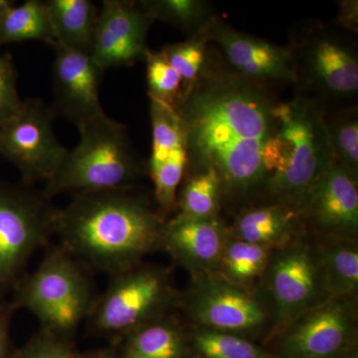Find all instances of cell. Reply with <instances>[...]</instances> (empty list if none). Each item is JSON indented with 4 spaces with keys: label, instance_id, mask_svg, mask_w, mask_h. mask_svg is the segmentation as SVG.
<instances>
[{
    "label": "cell",
    "instance_id": "1",
    "mask_svg": "<svg viewBox=\"0 0 358 358\" xmlns=\"http://www.w3.org/2000/svg\"><path fill=\"white\" fill-rule=\"evenodd\" d=\"M277 103L266 85L240 76L209 51L199 79L174 107L185 129L186 173L213 169L223 205L241 210L262 197Z\"/></svg>",
    "mask_w": 358,
    "mask_h": 358
},
{
    "label": "cell",
    "instance_id": "2",
    "mask_svg": "<svg viewBox=\"0 0 358 358\" xmlns=\"http://www.w3.org/2000/svg\"><path fill=\"white\" fill-rule=\"evenodd\" d=\"M166 220L136 188L77 193L59 209L55 234L80 263L113 277L160 249Z\"/></svg>",
    "mask_w": 358,
    "mask_h": 358
},
{
    "label": "cell",
    "instance_id": "3",
    "mask_svg": "<svg viewBox=\"0 0 358 358\" xmlns=\"http://www.w3.org/2000/svg\"><path fill=\"white\" fill-rule=\"evenodd\" d=\"M326 113L324 103L303 92L289 102L275 103L274 129L265 152L267 180L259 201L300 211L303 197L334 162Z\"/></svg>",
    "mask_w": 358,
    "mask_h": 358
},
{
    "label": "cell",
    "instance_id": "4",
    "mask_svg": "<svg viewBox=\"0 0 358 358\" xmlns=\"http://www.w3.org/2000/svg\"><path fill=\"white\" fill-rule=\"evenodd\" d=\"M80 141L68 150L57 173L45 185L48 199L62 193L113 192L136 188L148 173L126 127L107 114L79 129Z\"/></svg>",
    "mask_w": 358,
    "mask_h": 358
},
{
    "label": "cell",
    "instance_id": "5",
    "mask_svg": "<svg viewBox=\"0 0 358 358\" xmlns=\"http://www.w3.org/2000/svg\"><path fill=\"white\" fill-rule=\"evenodd\" d=\"M13 292L15 310L24 308L39 320L41 331L65 338L88 320L96 301L81 263L61 246L49 250Z\"/></svg>",
    "mask_w": 358,
    "mask_h": 358
},
{
    "label": "cell",
    "instance_id": "6",
    "mask_svg": "<svg viewBox=\"0 0 358 358\" xmlns=\"http://www.w3.org/2000/svg\"><path fill=\"white\" fill-rule=\"evenodd\" d=\"M180 299L166 268L141 263L110 277L109 286L96 299L87 320L95 333L121 339L171 315L180 306Z\"/></svg>",
    "mask_w": 358,
    "mask_h": 358
},
{
    "label": "cell",
    "instance_id": "7",
    "mask_svg": "<svg viewBox=\"0 0 358 358\" xmlns=\"http://www.w3.org/2000/svg\"><path fill=\"white\" fill-rule=\"evenodd\" d=\"M259 288L272 313L268 343L301 313L329 299L315 238L305 231L275 247Z\"/></svg>",
    "mask_w": 358,
    "mask_h": 358
},
{
    "label": "cell",
    "instance_id": "8",
    "mask_svg": "<svg viewBox=\"0 0 358 358\" xmlns=\"http://www.w3.org/2000/svg\"><path fill=\"white\" fill-rule=\"evenodd\" d=\"M348 34L320 22L296 29L289 47L300 92L324 103L357 95V46Z\"/></svg>",
    "mask_w": 358,
    "mask_h": 358
},
{
    "label": "cell",
    "instance_id": "9",
    "mask_svg": "<svg viewBox=\"0 0 358 358\" xmlns=\"http://www.w3.org/2000/svg\"><path fill=\"white\" fill-rule=\"evenodd\" d=\"M192 326L237 334L256 341L270 338L272 313L260 288L248 289L217 274L193 278L180 306Z\"/></svg>",
    "mask_w": 358,
    "mask_h": 358
},
{
    "label": "cell",
    "instance_id": "10",
    "mask_svg": "<svg viewBox=\"0 0 358 358\" xmlns=\"http://www.w3.org/2000/svg\"><path fill=\"white\" fill-rule=\"evenodd\" d=\"M58 210L43 192L0 186V296L14 291L33 254L55 234Z\"/></svg>",
    "mask_w": 358,
    "mask_h": 358
},
{
    "label": "cell",
    "instance_id": "11",
    "mask_svg": "<svg viewBox=\"0 0 358 358\" xmlns=\"http://www.w3.org/2000/svg\"><path fill=\"white\" fill-rule=\"evenodd\" d=\"M357 338V298H329L275 334L268 350L280 358H341Z\"/></svg>",
    "mask_w": 358,
    "mask_h": 358
},
{
    "label": "cell",
    "instance_id": "12",
    "mask_svg": "<svg viewBox=\"0 0 358 358\" xmlns=\"http://www.w3.org/2000/svg\"><path fill=\"white\" fill-rule=\"evenodd\" d=\"M55 119L43 101L27 99L20 113L0 127V157L17 167L25 185H46L68 154L54 131Z\"/></svg>",
    "mask_w": 358,
    "mask_h": 358
},
{
    "label": "cell",
    "instance_id": "13",
    "mask_svg": "<svg viewBox=\"0 0 358 358\" xmlns=\"http://www.w3.org/2000/svg\"><path fill=\"white\" fill-rule=\"evenodd\" d=\"M358 176L334 159L300 205L303 226L317 239L357 240Z\"/></svg>",
    "mask_w": 358,
    "mask_h": 358
},
{
    "label": "cell",
    "instance_id": "14",
    "mask_svg": "<svg viewBox=\"0 0 358 358\" xmlns=\"http://www.w3.org/2000/svg\"><path fill=\"white\" fill-rule=\"evenodd\" d=\"M150 98V96H148ZM152 152L147 164L157 208L166 217L176 213L178 193L188 169L185 126L176 108L150 98Z\"/></svg>",
    "mask_w": 358,
    "mask_h": 358
},
{
    "label": "cell",
    "instance_id": "15",
    "mask_svg": "<svg viewBox=\"0 0 358 358\" xmlns=\"http://www.w3.org/2000/svg\"><path fill=\"white\" fill-rule=\"evenodd\" d=\"M52 82L55 117H63L77 129L106 115L100 99L105 71L86 52L55 45Z\"/></svg>",
    "mask_w": 358,
    "mask_h": 358
},
{
    "label": "cell",
    "instance_id": "16",
    "mask_svg": "<svg viewBox=\"0 0 358 358\" xmlns=\"http://www.w3.org/2000/svg\"><path fill=\"white\" fill-rule=\"evenodd\" d=\"M155 20L138 1L103 0L91 55L103 71L145 62Z\"/></svg>",
    "mask_w": 358,
    "mask_h": 358
},
{
    "label": "cell",
    "instance_id": "17",
    "mask_svg": "<svg viewBox=\"0 0 358 358\" xmlns=\"http://www.w3.org/2000/svg\"><path fill=\"white\" fill-rule=\"evenodd\" d=\"M209 43L217 45L224 62L231 70L251 81L296 84V62L289 46L239 31L220 18L205 35Z\"/></svg>",
    "mask_w": 358,
    "mask_h": 358
},
{
    "label": "cell",
    "instance_id": "18",
    "mask_svg": "<svg viewBox=\"0 0 358 358\" xmlns=\"http://www.w3.org/2000/svg\"><path fill=\"white\" fill-rule=\"evenodd\" d=\"M228 227L220 218L192 217L176 213L162 228L160 249L164 250L193 278L217 273Z\"/></svg>",
    "mask_w": 358,
    "mask_h": 358
},
{
    "label": "cell",
    "instance_id": "19",
    "mask_svg": "<svg viewBox=\"0 0 358 358\" xmlns=\"http://www.w3.org/2000/svg\"><path fill=\"white\" fill-rule=\"evenodd\" d=\"M305 231L298 209L271 201L244 207L228 228L230 236L271 248L291 241Z\"/></svg>",
    "mask_w": 358,
    "mask_h": 358
},
{
    "label": "cell",
    "instance_id": "20",
    "mask_svg": "<svg viewBox=\"0 0 358 358\" xmlns=\"http://www.w3.org/2000/svg\"><path fill=\"white\" fill-rule=\"evenodd\" d=\"M121 341L119 358H196L187 329L171 313L134 329Z\"/></svg>",
    "mask_w": 358,
    "mask_h": 358
},
{
    "label": "cell",
    "instance_id": "21",
    "mask_svg": "<svg viewBox=\"0 0 358 358\" xmlns=\"http://www.w3.org/2000/svg\"><path fill=\"white\" fill-rule=\"evenodd\" d=\"M45 2L55 45L91 54L99 8L91 0H47Z\"/></svg>",
    "mask_w": 358,
    "mask_h": 358
},
{
    "label": "cell",
    "instance_id": "22",
    "mask_svg": "<svg viewBox=\"0 0 358 358\" xmlns=\"http://www.w3.org/2000/svg\"><path fill=\"white\" fill-rule=\"evenodd\" d=\"M329 298H357V240L317 239Z\"/></svg>",
    "mask_w": 358,
    "mask_h": 358
},
{
    "label": "cell",
    "instance_id": "23",
    "mask_svg": "<svg viewBox=\"0 0 358 358\" xmlns=\"http://www.w3.org/2000/svg\"><path fill=\"white\" fill-rule=\"evenodd\" d=\"M274 249L228 234L216 274L238 286L258 288Z\"/></svg>",
    "mask_w": 358,
    "mask_h": 358
},
{
    "label": "cell",
    "instance_id": "24",
    "mask_svg": "<svg viewBox=\"0 0 358 358\" xmlns=\"http://www.w3.org/2000/svg\"><path fill=\"white\" fill-rule=\"evenodd\" d=\"M138 3L155 21L169 23L188 38L205 36L219 20L211 4L203 0H141Z\"/></svg>",
    "mask_w": 358,
    "mask_h": 358
},
{
    "label": "cell",
    "instance_id": "25",
    "mask_svg": "<svg viewBox=\"0 0 358 358\" xmlns=\"http://www.w3.org/2000/svg\"><path fill=\"white\" fill-rule=\"evenodd\" d=\"M38 40L55 46V37L44 1L26 0L14 6L0 21V47Z\"/></svg>",
    "mask_w": 358,
    "mask_h": 358
},
{
    "label": "cell",
    "instance_id": "26",
    "mask_svg": "<svg viewBox=\"0 0 358 358\" xmlns=\"http://www.w3.org/2000/svg\"><path fill=\"white\" fill-rule=\"evenodd\" d=\"M176 213L192 217L219 218L223 205L222 185L213 169L186 173L179 187Z\"/></svg>",
    "mask_w": 358,
    "mask_h": 358
},
{
    "label": "cell",
    "instance_id": "27",
    "mask_svg": "<svg viewBox=\"0 0 358 358\" xmlns=\"http://www.w3.org/2000/svg\"><path fill=\"white\" fill-rule=\"evenodd\" d=\"M187 331L196 358H280L265 346L237 334L199 326Z\"/></svg>",
    "mask_w": 358,
    "mask_h": 358
},
{
    "label": "cell",
    "instance_id": "28",
    "mask_svg": "<svg viewBox=\"0 0 358 358\" xmlns=\"http://www.w3.org/2000/svg\"><path fill=\"white\" fill-rule=\"evenodd\" d=\"M324 126L334 159L358 176L357 107L326 113Z\"/></svg>",
    "mask_w": 358,
    "mask_h": 358
},
{
    "label": "cell",
    "instance_id": "29",
    "mask_svg": "<svg viewBox=\"0 0 358 358\" xmlns=\"http://www.w3.org/2000/svg\"><path fill=\"white\" fill-rule=\"evenodd\" d=\"M208 44L206 37L201 35L167 44L160 50L181 77L182 93L197 81L203 71L208 57Z\"/></svg>",
    "mask_w": 358,
    "mask_h": 358
},
{
    "label": "cell",
    "instance_id": "30",
    "mask_svg": "<svg viewBox=\"0 0 358 358\" xmlns=\"http://www.w3.org/2000/svg\"><path fill=\"white\" fill-rule=\"evenodd\" d=\"M148 95L176 107L182 96V80L160 51L148 52Z\"/></svg>",
    "mask_w": 358,
    "mask_h": 358
},
{
    "label": "cell",
    "instance_id": "31",
    "mask_svg": "<svg viewBox=\"0 0 358 358\" xmlns=\"http://www.w3.org/2000/svg\"><path fill=\"white\" fill-rule=\"evenodd\" d=\"M17 75L10 54L0 55V127L13 120L22 107Z\"/></svg>",
    "mask_w": 358,
    "mask_h": 358
},
{
    "label": "cell",
    "instance_id": "32",
    "mask_svg": "<svg viewBox=\"0 0 358 358\" xmlns=\"http://www.w3.org/2000/svg\"><path fill=\"white\" fill-rule=\"evenodd\" d=\"M69 338L40 331L17 358H78Z\"/></svg>",
    "mask_w": 358,
    "mask_h": 358
},
{
    "label": "cell",
    "instance_id": "33",
    "mask_svg": "<svg viewBox=\"0 0 358 358\" xmlns=\"http://www.w3.org/2000/svg\"><path fill=\"white\" fill-rule=\"evenodd\" d=\"M15 308L11 303L0 305V358H9L11 320Z\"/></svg>",
    "mask_w": 358,
    "mask_h": 358
},
{
    "label": "cell",
    "instance_id": "34",
    "mask_svg": "<svg viewBox=\"0 0 358 358\" xmlns=\"http://www.w3.org/2000/svg\"><path fill=\"white\" fill-rule=\"evenodd\" d=\"M338 26L350 34L357 33L358 2L357 0H345L339 2Z\"/></svg>",
    "mask_w": 358,
    "mask_h": 358
},
{
    "label": "cell",
    "instance_id": "35",
    "mask_svg": "<svg viewBox=\"0 0 358 358\" xmlns=\"http://www.w3.org/2000/svg\"><path fill=\"white\" fill-rule=\"evenodd\" d=\"M78 358H119V355L113 352L112 350H106L95 353H91V355H85V357H80L79 355Z\"/></svg>",
    "mask_w": 358,
    "mask_h": 358
},
{
    "label": "cell",
    "instance_id": "36",
    "mask_svg": "<svg viewBox=\"0 0 358 358\" xmlns=\"http://www.w3.org/2000/svg\"><path fill=\"white\" fill-rule=\"evenodd\" d=\"M15 6V2L10 0H0V21L3 20L6 13Z\"/></svg>",
    "mask_w": 358,
    "mask_h": 358
},
{
    "label": "cell",
    "instance_id": "37",
    "mask_svg": "<svg viewBox=\"0 0 358 358\" xmlns=\"http://www.w3.org/2000/svg\"><path fill=\"white\" fill-rule=\"evenodd\" d=\"M341 358H358L357 348H352V350H350V352L345 353V355Z\"/></svg>",
    "mask_w": 358,
    "mask_h": 358
}]
</instances>
